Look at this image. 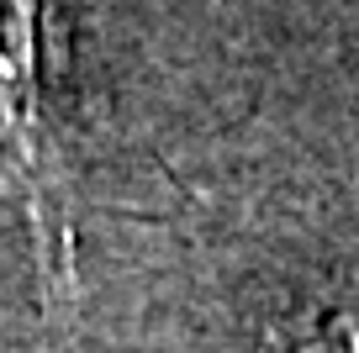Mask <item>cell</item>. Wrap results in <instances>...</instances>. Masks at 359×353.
Returning a JSON list of instances; mask_svg holds the SVG:
<instances>
[{"instance_id":"1","label":"cell","mask_w":359,"mask_h":353,"mask_svg":"<svg viewBox=\"0 0 359 353\" xmlns=\"http://www.w3.org/2000/svg\"><path fill=\"white\" fill-rule=\"evenodd\" d=\"M58 0H0V169L11 179L32 237L48 306H69L79 290L74 200L48 132V64H53Z\"/></svg>"},{"instance_id":"2","label":"cell","mask_w":359,"mask_h":353,"mask_svg":"<svg viewBox=\"0 0 359 353\" xmlns=\"http://www.w3.org/2000/svg\"><path fill=\"white\" fill-rule=\"evenodd\" d=\"M259 353H359V254L296 269L259 306Z\"/></svg>"}]
</instances>
